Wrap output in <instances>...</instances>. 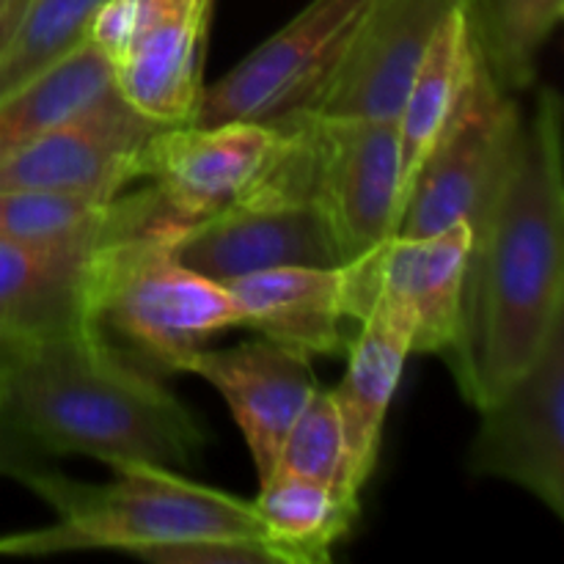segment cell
<instances>
[{
  "label": "cell",
  "mask_w": 564,
  "mask_h": 564,
  "mask_svg": "<svg viewBox=\"0 0 564 564\" xmlns=\"http://www.w3.org/2000/svg\"><path fill=\"white\" fill-rule=\"evenodd\" d=\"M562 130V97L543 86L468 220L460 336L446 367L477 411L529 367L564 314Z\"/></svg>",
  "instance_id": "6da1fadb"
},
{
  "label": "cell",
  "mask_w": 564,
  "mask_h": 564,
  "mask_svg": "<svg viewBox=\"0 0 564 564\" xmlns=\"http://www.w3.org/2000/svg\"><path fill=\"white\" fill-rule=\"evenodd\" d=\"M0 413L47 457L187 471L207 446L202 424L158 372L110 345L99 325L25 341Z\"/></svg>",
  "instance_id": "7a4b0ae2"
},
{
  "label": "cell",
  "mask_w": 564,
  "mask_h": 564,
  "mask_svg": "<svg viewBox=\"0 0 564 564\" xmlns=\"http://www.w3.org/2000/svg\"><path fill=\"white\" fill-rule=\"evenodd\" d=\"M108 468L116 474L108 485L75 482L53 468L28 479V488L53 507L55 521L42 529L3 534L0 556H53L72 551H121L138 556L158 545L202 538L264 540L251 499L147 463H110Z\"/></svg>",
  "instance_id": "3957f363"
},
{
  "label": "cell",
  "mask_w": 564,
  "mask_h": 564,
  "mask_svg": "<svg viewBox=\"0 0 564 564\" xmlns=\"http://www.w3.org/2000/svg\"><path fill=\"white\" fill-rule=\"evenodd\" d=\"M180 229L124 237L94 257V323L113 330L127 352L154 372H182L213 336L242 325L229 290L180 262Z\"/></svg>",
  "instance_id": "277c9868"
},
{
  "label": "cell",
  "mask_w": 564,
  "mask_h": 564,
  "mask_svg": "<svg viewBox=\"0 0 564 564\" xmlns=\"http://www.w3.org/2000/svg\"><path fill=\"white\" fill-rule=\"evenodd\" d=\"M281 141L251 191L209 218L176 231L174 253L182 264L229 284L275 268H336L339 246L312 198L308 154L301 130L273 121Z\"/></svg>",
  "instance_id": "5b68a950"
},
{
  "label": "cell",
  "mask_w": 564,
  "mask_h": 564,
  "mask_svg": "<svg viewBox=\"0 0 564 564\" xmlns=\"http://www.w3.org/2000/svg\"><path fill=\"white\" fill-rule=\"evenodd\" d=\"M213 0H108L88 39L108 55L113 86L158 124H185L204 94Z\"/></svg>",
  "instance_id": "8992f818"
},
{
  "label": "cell",
  "mask_w": 564,
  "mask_h": 564,
  "mask_svg": "<svg viewBox=\"0 0 564 564\" xmlns=\"http://www.w3.org/2000/svg\"><path fill=\"white\" fill-rule=\"evenodd\" d=\"M375 0H312L218 83L193 121H275L312 108Z\"/></svg>",
  "instance_id": "52a82bcc"
},
{
  "label": "cell",
  "mask_w": 564,
  "mask_h": 564,
  "mask_svg": "<svg viewBox=\"0 0 564 564\" xmlns=\"http://www.w3.org/2000/svg\"><path fill=\"white\" fill-rule=\"evenodd\" d=\"M308 152L312 198L339 246L341 264L397 235L402 215L397 121L290 113Z\"/></svg>",
  "instance_id": "ba28073f"
},
{
  "label": "cell",
  "mask_w": 564,
  "mask_h": 564,
  "mask_svg": "<svg viewBox=\"0 0 564 564\" xmlns=\"http://www.w3.org/2000/svg\"><path fill=\"white\" fill-rule=\"evenodd\" d=\"M471 226L466 220L430 237L391 235L341 264V297L350 323L375 303L413 325V352L449 361L460 336L463 275Z\"/></svg>",
  "instance_id": "9c48e42d"
},
{
  "label": "cell",
  "mask_w": 564,
  "mask_h": 564,
  "mask_svg": "<svg viewBox=\"0 0 564 564\" xmlns=\"http://www.w3.org/2000/svg\"><path fill=\"white\" fill-rule=\"evenodd\" d=\"M471 471L501 479L564 518V314L529 367L479 408Z\"/></svg>",
  "instance_id": "30bf717a"
},
{
  "label": "cell",
  "mask_w": 564,
  "mask_h": 564,
  "mask_svg": "<svg viewBox=\"0 0 564 564\" xmlns=\"http://www.w3.org/2000/svg\"><path fill=\"white\" fill-rule=\"evenodd\" d=\"M521 119L516 94L494 80L479 55L455 116L413 180L397 235L430 237L460 220L468 224L494 185Z\"/></svg>",
  "instance_id": "8fae6325"
},
{
  "label": "cell",
  "mask_w": 564,
  "mask_h": 564,
  "mask_svg": "<svg viewBox=\"0 0 564 564\" xmlns=\"http://www.w3.org/2000/svg\"><path fill=\"white\" fill-rule=\"evenodd\" d=\"M160 127L116 91L0 160V191L119 196L143 180L149 141Z\"/></svg>",
  "instance_id": "7c38bea8"
},
{
  "label": "cell",
  "mask_w": 564,
  "mask_h": 564,
  "mask_svg": "<svg viewBox=\"0 0 564 564\" xmlns=\"http://www.w3.org/2000/svg\"><path fill=\"white\" fill-rule=\"evenodd\" d=\"M279 141L273 121L165 124L149 141L143 180L176 224H196L246 196Z\"/></svg>",
  "instance_id": "4fadbf2b"
},
{
  "label": "cell",
  "mask_w": 564,
  "mask_h": 564,
  "mask_svg": "<svg viewBox=\"0 0 564 564\" xmlns=\"http://www.w3.org/2000/svg\"><path fill=\"white\" fill-rule=\"evenodd\" d=\"M460 0H375L345 58L314 99V113L394 121L408 86Z\"/></svg>",
  "instance_id": "5bb4252c"
},
{
  "label": "cell",
  "mask_w": 564,
  "mask_h": 564,
  "mask_svg": "<svg viewBox=\"0 0 564 564\" xmlns=\"http://www.w3.org/2000/svg\"><path fill=\"white\" fill-rule=\"evenodd\" d=\"M182 372L198 375L224 397L251 452L257 479L264 482L279 466L292 422L317 391L312 358L259 336L226 350L202 347Z\"/></svg>",
  "instance_id": "9a60e30c"
},
{
  "label": "cell",
  "mask_w": 564,
  "mask_h": 564,
  "mask_svg": "<svg viewBox=\"0 0 564 564\" xmlns=\"http://www.w3.org/2000/svg\"><path fill=\"white\" fill-rule=\"evenodd\" d=\"M97 251L0 237V334L36 341L97 325L91 314Z\"/></svg>",
  "instance_id": "2e32d148"
},
{
  "label": "cell",
  "mask_w": 564,
  "mask_h": 564,
  "mask_svg": "<svg viewBox=\"0 0 564 564\" xmlns=\"http://www.w3.org/2000/svg\"><path fill=\"white\" fill-rule=\"evenodd\" d=\"M408 356H413V325L394 308L375 303L347 345L345 378L330 389L358 490L367 488L378 466L386 416Z\"/></svg>",
  "instance_id": "e0dca14e"
},
{
  "label": "cell",
  "mask_w": 564,
  "mask_h": 564,
  "mask_svg": "<svg viewBox=\"0 0 564 564\" xmlns=\"http://www.w3.org/2000/svg\"><path fill=\"white\" fill-rule=\"evenodd\" d=\"M242 325L306 358L347 352L341 264L275 268L224 284Z\"/></svg>",
  "instance_id": "ac0fdd59"
},
{
  "label": "cell",
  "mask_w": 564,
  "mask_h": 564,
  "mask_svg": "<svg viewBox=\"0 0 564 564\" xmlns=\"http://www.w3.org/2000/svg\"><path fill=\"white\" fill-rule=\"evenodd\" d=\"M154 229H180L152 185L119 196L0 191V237L36 246L102 248Z\"/></svg>",
  "instance_id": "d6986e66"
},
{
  "label": "cell",
  "mask_w": 564,
  "mask_h": 564,
  "mask_svg": "<svg viewBox=\"0 0 564 564\" xmlns=\"http://www.w3.org/2000/svg\"><path fill=\"white\" fill-rule=\"evenodd\" d=\"M477 61L479 50L468 28L466 3L460 0L441 22L394 119L397 135H400L402 209L424 160L455 116L457 102L477 69Z\"/></svg>",
  "instance_id": "ffe728a7"
},
{
  "label": "cell",
  "mask_w": 564,
  "mask_h": 564,
  "mask_svg": "<svg viewBox=\"0 0 564 564\" xmlns=\"http://www.w3.org/2000/svg\"><path fill=\"white\" fill-rule=\"evenodd\" d=\"M110 94H116L110 61L88 39L0 97V160L94 108Z\"/></svg>",
  "instance_id": "44dd1931"
},
{
  "label": "cell",
  "mask_w": 564,
  "mask_h": 564,
  "mask_svg": "<svg viewBox=\"0 0 564 564\" xmlns=\"http://www.w3.org/2000/svg\"><path fill=\"white\" fill-rule=\"evenodd\" d=\"M251 505L259 532L281 564L330 562V551L350 534L361 510V501L328 485L281 471L259 482Z\"/></svg>",
  "instance_id": "7402d4cb"
},
{
  "label": "cell",
  "mask_w": 564,
  "mask_h": 564,
  "mask_svg": "<svg viewBox=\"0 0 564 564\" xmlns=\"http://www.w3.org/2000/svg\"><path fill=\"white\" fill-rule=\"evenodd\" d=\"M474 44L505 91L538 80L540 55L562 25L564 0H463Z\"/></svg>",
  "instance_id": "603a6c76"
},
{
  "label": "cell",
  "mask_w": 564,
  "mask_h": 564,
  "mask_svg": "<svg viewBox=\"0 0 564 564\" xmlns=\"http://www.w3.org/2000/svg\"><path fill=\"white\" fill-rule=\"evenodd\" d=\"M105 3L108 0H28L20 31L0 58V97L88 42L94 17Z\"/></svg>",
  "instance_id": "cb8c5ba5"
},
{
  "label": "cell",
  "mask_w": 564,
  "mask_h": 564,
  "mask_svg": "<svg viewBox=\"0 0 564 564\" xmlns=\"http://www.w3.org/2000/svg\"><path fill=\"white\" fill-rule=\"evenodd\" d=\"M275 471L314 479V482L328 485L347 499L361 501V490L352 485L350 477L345 433H341L339 413H336L330 391H323L317 386V391L308 397L303 411L292 422L284 444H281Z\"/></svg>",
  "instance_id": "d4e9b609"
},
{
  "label": "cell",
  "mask_w": 564,
  "mask_h": 564,
  "mask_svg": "<svg viewBox=\"0 0 564 564\" xmlns=\"http://www.w3.org/2000/svg\"><path fill=\"white\" fill-rule=\"evenodd\" d=\"M135 560L152 564H281L264 540L202 538L149 549Z\"/></svg>",
  "instance_id": "484cf974"
},
{
  "label": "cell",
  "mask_w": 564,
  "mask_h": 564,
  "mask_svg": "<svg viewBox=\"0 0 564 564\" xmlns=\"http://www.w3.org/2000/svg\"><path fill=\"white\" fill-rule=\"evenodd\" d=\"M50 457L42 455L9 419L0 413V477L20 479L28 485L36 474L47 471Z\"/></svg>",
  "instance_id": "4316f807"
},
{
  "label": "cell",
  "mask_w": 564,
  "mask_h": 564,
  "mask_svg": "<svg viewBox=\"0 0 564 564\" xmlns=\"http://www.w3.org/2000/svg\"><path fill=\"white\" fill-rule=\"evenodd\" d=\"M28 0H0V58L9 50V44L14 42L17 31L22 25V17H25Z\"/></svg>",
  "instance_id": "83f0119b"
},
{
  "label": "cell",
  "mask_w": 564,
  "mask_h": 564,
  "mask_svg": "<svg viewBox=\"0 0 564 564\" xmlns=\"http://www.w3.org/2000/svg\"><path fill=\"white\" fill-rule=\"evenodd\" d=\"M22 345H25L22 339H14V336H9V334H0V402H3L6 383H9L11 367H14V361H17V356H20Z\"/></svg>",
  "instance_id": "f1b7e54d"
}]
</instances>
